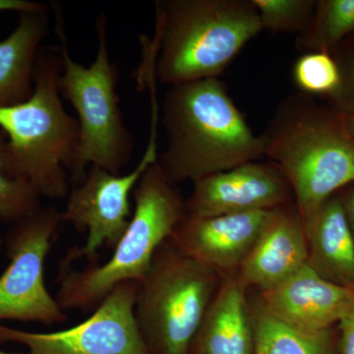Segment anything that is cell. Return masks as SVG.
Returning <instances> with one entry per match:
<instances>
[{"mask_svg": "<svg viewBox=\"0 0 354 354\" xmlns=\"http://www.w3.org/2000/svg\"><path fill=\"white\" fill-rule=\"evenodd\" d=\"M311 269L335 285L354 290V239L339 194L304 221Z\"/></svg>", "mask_w": 354, "mask_h": 354, "instance_id": "16", "label": "cell"}, {"mask_svg": "<svg viewBox=\"0 0 354 354\" xmlns=\"http://www.w3.org/2000/svg\"><path fill=\"white\" fill-rule=\"evenodd\" d=\"M292 79L300 93L311 97L326 95L334 99L342 87L339 65L325 51L300 55L293 65Z\"/></svg>", "mask_w": 354, "mask_h": 354, "instance_id": "20", "label": "cell"}, {"mask_svg": "<svg viewBox=\"0 0 354 354\" xmlns=\"http://www.w3.org/2000/svg\"><path fill=\"white\" fill-rule=\"evenodd\" d=\"M308 261L304 221L295 202L274 209L252 250L237 271L247 290L279 285Z\"/></svg>", "mask_w": 354, "mask_h": 354, "instance_id": "14", "label": "cell"}, {"mask_svg": "<svg viewBox=\"0 0 354 354\" xmlns=\"http://www.w3.org/2000/svg\"><path fill=\"white\" fill-rule=\"evenodd\" d=\"M349 86H351V92L354 94V62L351 66V75H349Z\"/></svg>", "mask_w": 354, "mask_h": 354, "instance_id": "27", "label": "cell"}, {"mask_svg": "<svg viewBox=\"0 0 354 354\" xmlns=\"http://www.w3.org/2000/svg\"><path fill=\"white\" fill-rule=\"evenodd\" d=\"M247 291L236 272L221 278L189 354H254L255 334Z\"/></svg>", "mask_w": 354, "mask_h": 354, "instance_id": "15", "label": "cell"}, {"mask_svg": "<svg viewBox=\"0 0 354 354\" xmlns=\"http://www.w3.org/2000/svg\"><path fill=\"white\" fill-rule=\"evenodd\" d=\"M134 281L115 286L78 325L36 333L0 324V344H21L31 354H150L135 318Z\"/></svg>", "mask_w": 354, "mask_h": 354, "instance_id": "10", "label": "cell"}, {"mask_svg": "<svg viewBox=\"0 0 354 354\" xmlns=\"http://www.w3.org/2000/svg\"><path fill=\"white\" fill-rule=\"evenodd\" d=\"M62 223V211L46 206L9 228L6 251L10 262L0 277V321L66 322L44 281V263Z\"/></svg>", "mask_w": 354, "mask_h": 354, "instance_id": "9", "label": "cell"}, {"mask_svg": "<svg viewBox=\"0 0 354 354\" xmlns=\"http://www.w3.org/2000/svg\"><path fill=\"white\" fill-rule=\"evenodd\" d=\"M258 297L279 321L308 332L330 329L354 307L353 288L330 283L308 264Z\"/></svg>", "mask_w": 354, "mask_h": 354, "instance_id": "13", "label": "cell"}, {"mask_svg": "<svg viewBox=\"0 0 354 354\" xmlns=\"http://www.w3.org/2000/svg\"><path fill=\"white\" fill-rule=\"evenodd\" d=\"M50 6L55 15V34L59 39L60 95L75 109L80 128L78 146L69 169L71 185L82 180L90 165L120 174L131 160L134 135L123 120L116 92L120 72L109 57L108 17L101 13L95 21L97 53L95 62L86 67L76 62L69 53L62 6L55 2Z\"/></svg>", "mask_w": 354, "mask_h": 354, "instance_id": "5", "label": "cell"}, {"mask_svg": "<svg viewBox=\"0 0 354 354\" xmlns=\"http://www.w3.org/2000/svg\"><path fill=\"white\" fill-rule=\"evenodd\" d=\"M265 157L285 176L302 221L354 183V138L342 114L295 93L279 102L261 134Z\"/></svg>", "mask_w": 354, "mask_h": 354, "instance_id": "3", "label": "cell"}, {"mask_svg": "<svg viewBox=\"0 0 354 354\" xmlns=\"http://www.w3.org/2000/svg\"><path fill=\"white\" fill-rule=\"evenodd\" d=\"M263 29L279 34H302L315 12L314 0H253Z\"/></svg>", "mask_w": 354, "mask_h": 354, "instance_id": "21", "label": "cell"}, {"mask_svg": "<svg viewBox=\"0 0 354 354\" xmlns=\"http://www.w3.org/2000/svg\"><path fill=\"white\" fill-rule=\"evenodd\" d=\"M255 349L254 354H335V330L308 332L281 322L270 314L259 297L249 299Z\"/></svg>", "mask_w": 354, "mask_h": 354, "instance_id": "18", "label": "cell"}, {"mask_svg": "<svg viewBox=\"0 0 354 354\" xmlns=\"http://www.w3.org/2000/svg\"><path fill=\"white\" fill-rule=\"evenodd\" d=\"M221 278L179 250L171 239L138 281L135 318L150 354H189Z\"/></svg>", "mask_w": 354, "mask_h": 354, "instance_id": "7", "label": "cell"}, {"mask_svg": "<svg viewBox=\"0 0 354 354\" xmlns=\"http://www.w3.org/2000/svg\"><path fill=\"white\" fill-rule=\"evenodd\" d=\"M339 328L337 351L339 354H354V307L339 321Z\"/></svg>", "mask_w": 354, "mask_h": 354, "instance_id": "23", "label": "cell"}, {"mask_svg": "<svg viewBox=\"0 0 354 354\" xmlns=\"http://www.w3.org/2000/svg\"><path fill=\"white\" fill-rule=\"evenodd\" d=\"M342 114V121L349 134L354 138V113Z\"/></svg>", "mask_w": 354, "mask_h": 354, "instance_id": "26", "label": "cell"}, {"mask_svg": "<svg viewBox=\"0 0 354 354\" xmlns=\"http://www.w3.org/2000/svg\"><path fill=\"white\" fill-rule=\"evenodd\" d=\"M272 211L216 216L185 214L171 239L184 254L223 277L239 271Z\"/></svg>", "mask_w": 354, "mask_h": 354, "instance_id": "12", "label": "cell"}, {"mask_svg": "<svg viewBox=\"0 0 354 354\" xmlns=\"http://www.w3.org/2000/svg\"><path fill=\"white\" fill-rule=\"evenodd\" d=\"M354 32V0L318 1L307 29L298 35L295 48L304 55L330 53L334 46Z\"/></svg>", "mask_w": 354, "mask_h": 354, "instance_id": "19", "label": "cell"}, {"mask_svg": "<svg viewBox=\"0 0 354 354\" xmlns=\"http://www.w3.org/2000/svg\"><path fill=\"white\" fill-rule=\"evenodd\" d=\"M344 189V192H337V194H339L342 205H344V211H346V218H348L349 227H351V234H353L354 239V184L346 186Z\"/></svg>", "mask_w": 354, "mask_h": 354, "instance_id": "25", "label": "cell"}, {"mask_svg": "<svg viewBox=\"0 0 354 354\" xmlns=\"http://www.w3.org/2000/svg\"><path fill=\"white\" fill-rule=\"evenodd\" d=\"M6 142L0 129V223L13 225L29 218L41 208V198L29 184L9 178L2 169L1 152ZM2 237L0 234V245Z\"/></svg>", "mask_w": 354, "mask_h": 354, "instance_id": "22", "label": "cell"}, {"mask_svg": "<svg viewBox=\"0 0 354 354\" xmlns=\"http://www.w3.org/2000/svg\"><path fill=\"white\" fill-rule=\"evenodd\" d=\"M132 196L131 220L109 259L80 270L62 269L55 297L64 312L94 308L120 283L141 281L158 247L171 239L185 216V199L158 162L144 172Z\"/></svg>", "mask_w": 354, "mask_h": 354, "instance_id": "6", "label": "cell"}, {"mask_svg": "<svg viewBox=\"0 0 354 354\" xmlns=\"http://www.w3.org/2000/svg\"><path fill=\"white\" fill-rule=\"evenodd\" d=\"M50 4L20 13L17 27L0 41V108L27 101L34 92V72L41 44L50 30Z\"/></svg>", "mask_w": 354, "mask_h": 354, "instance_id": "17", "label": "cell"}, {"mask_svg": "<svg viewBox=\"0 0 354 354\" xmlns=\"http://www.w3.org/2000/svg\"><path fill=\"white\" fill-rule=\"evenodd\" d=\"M295 201L290 183L271 162H249L193 183L186 215L216 216L271 211Z\"/></svg>", "mask_w": 354, "mask_h": 354, "instance_id": "11", "label": "cell"}, {"mask_svg": "<svg viewBox=\"0 0 354 354\" xmlns=\"http://www.w3.org/2000/svg\"><path fill=\"white\" fill-rule=\"evenodd\" d=\"M0 354H31L30 353H8V351H1L0 349Z\"/></svg>", "mask_w": 354, "mask_h": 354, "instance_id": "28", "label": "cell"}, {"mask_svg": "<svg viewBox=\"0 0 354 354\" xmlns=\"http://www.w3.org/2000/svg\"><path fill=\"white\" fill-rule=\"evenodd\" d=\"M59 50L41 48L34 72V92L27 101L0 108L6 135L1 165L9 178L29 184L41 198L58 200L71 190L69 169L78 146V120L62 104Z\"/></svg>", "mask_w": 354, "mask_h": 354, "instance_id": "4", "label": "cell"}, {"mask_svg": "<svg viewBox=\"0 0 354 354\" xmlns=\"http://www.w3.org/2000/svg\"><path fill=\"white\" fill-rule=\"evenodd\" d=\"M262 31L253 0H158L141 66L169 87L218 78Z\"/></svg>", "mask_w": 354, "mask_h": 354, "instance_id": "2", "label": "cell"}, {"mask_svg": "<svg viewBox=\"0 0 354 354\" xmlns=\"http://www.w3.org/2000/svg\"><path fill=\"white\" fill-rule=\"evenodd\" d=\"M160 118L167 148L158 164L176 185L265 157L261 135L252 131L218 78L169 87Z\"/></svg>", "mask_w": 354, "mask_h": 354, "instance_id": "1", "label": "cell"}, {"mask_svg": "<svg viewBox=\"0 0 354 354\" xmlns=\"http://www.w3.org/2000/svg\"><path fill=\"white\" fill-rule=\"evenodd\" d=\"M150 137L143 157L133 171L113 174L97 165H90L82 180L72 186L62 213L64 223L77 232H87L85 245L69 249L60 268L73 261L97 262V251L104 246L113 250L131 220V203L137 183L144 172L158 162V124L160 113L152 111Z\"/></svg>", "mask_w": 354, "mask_h": 354, "instance_id": "8", "label": "cell"}, {"mask_svg": "<svg viewBox=\"0 0 354 354\" xmlns=\"http://www.w3.org/2000/svg\"><path fill=\"white\" fill-rule=\"evenodd\" d=\"M43 6L41 2L29 1V0H0V12L2 11H15L23 13L35 10Z\"/></svg>", "mask_w": 354, "mask_h": 354, "instance_id": "24", "label": "cell"}]
</instances>
